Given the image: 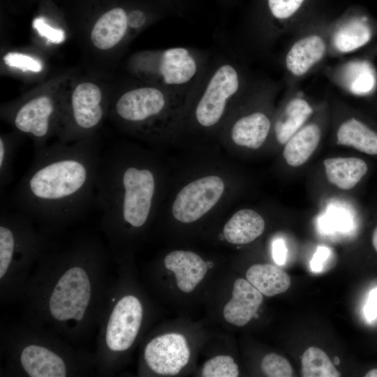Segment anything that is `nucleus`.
<instances>
[{
    "label": "nucleus",
    "mask_w": 377,
    "mask_h": 377,
    "mask_svg": "<svg viewBox=\"0 0 377 377\" xmlns=\"http://www.w3.org/2000/svg\"><path fill=\"white\" fill-rule=\"evenodd\" d=\"M107 245L91 235L50 244L20 300L22 321L82 347L98 330L113 283Z\"/></svg>",
    "instance_id": "nucleus-1"
},
{
    "label": "nucleus",
    "mask_w": 377,
    "mask_h": 377,
    "mask_svg": "<svg viewBox=\"0 0 377 377\" xmlns=\"http://www.w3.org/2000/svg\"><path fill=\"white\" fill-rule=\"evenodd\" d=\"M97 136L57 141L35 151L33 161L11 195L13 209L30 217L47 237L64 232L96 202L101 154Z\"/></svg>",
    "instance_id": "nucleus-2"
},
{
    "label": "nucleus",
    "mask_w": 377,
    "mask_h": 377,
    "mask_svg": "<svg viewBox=\"0 0 377 377\" xmlns=\"http://www.w3.org/2000/svg\"><path fill=\"white\" fill-rule=\"evenodd\" d=\"M121 148L101 152L95 181L101 230L115 263L127 251L128 232L144 228L152 210L156 177L145 165L128 161Z\"/></svg>",
    "instance_id": "nucleus-3"
},
{
    "label": "nucleus",
    "mask_w": 377,
    "mask_h": 377,
    "mask_svg": "<svg viewBox=\"0 0 377 377\" xmlns=\"http://www.w3.org/2000/svg\"><path fill=\"white\" fill-rule=\"evenodd\" d=\"M3 376L81 377L96 374L95 353L76 346L52 330L24 321L1 325Z\"/></svg>",
    "instance_id": "nucleus-4"
},
{
    "label": "nucleus",
    "mask_w": 377,
    "mask_h": 377,
    "mask_svg": "<svg viewBox=\"0 0 377 377\" xmlns=\"http://www.w3.org/2000/svg\"><path fill=\"white\" fill-rule=\"evenodd\" d=\"M120 269L113 282L98 327L96 371L99 376L114 375L124 355L137 341L143 326L145 306L138 295L127 288Z\"/></svg>",
    "instance_id": "nucleus-5"
},
{
    "label": "nucleus",
    "mask_w": 377,
    "mask_h": 377,
    "mask_svg": "<svg viewBox=\"0 0 377 377\" xmlns=\"http://www.w3.org/2000/svg\"><path fill=\"white\" fill-rule=\"evenodd\" d=\"M52 239L45 236L33 220L13 209L0 216V300L20 302L27 283Z\"/></svg>",
    "instance_id": "nucleus-6"
},
{
    "label": "nucleus",
    "mask_w": 377,
    "mask_h": 377,
    "mask_svg": "<svg viewBox=\"0 0 377 377\" xmlns=\"http://www.w3.org/2000/svg\"><path fill=\"white\" fill-rule=\"evenodd\" d=\"M129 66L142 82L179 93L194 92L209 68L203 54L184 47L137 53Z\"/></svg>",
    "instance_id": "nucleus-7"
},
{
    "label": "nucleus",
    "mask_w": 377,
    "mask_h": 377,
    "mask_svg": "<svg viewBox=\"0 0 377 377\" xmlns=\"http://www.w3.org/2000/svg\"><path fill=\"white\" fill-rule=\"evenodd\" d=\"M66 86L43 88L4 105L1 117L14 131L29 137L35 151L46 146L53 136L59 135L64 112Z\"/></svg>",
    "instance_id": "nucleus-8"
},
{
    "label": "nucleus",
    "mask_w": 377,
    "mask_h": 377,
    "mask_svg": "<svg viewBox=\"0 0 377 377\" xmlns=\"http://www.w3.org/2000/svg\"><path fill=\"white\" fill-rule=\"evenodd\" d=\"M111 96L98 82L80 80L68 88L58 140L70 143L96 136L109 115Z\"/></svg>",
    "instance_id": "nucleus-9"
},
{
    "label": "nucleus",
    "mask_w": 377,
    "mask_h": 377,
    "mask_svg": "<svg viewBox=\"0 0 377 377\" xmlns=\"http://www.w3.org/2000/svg\"><path fill=\"white\" fill-rule=\"evenodd\" d=\"M244 88V75L236 64L225 61L209 66L196 91L194 117L197 123L204 128L216 126L223 117L229 103Z\"/></svg>",
    "instance_id": "nucleus-10"
},
{
    "label": "nucleus",
    "mask_w": 377,
    "mask_h": 377,
    "mask_svg": "<svg viewBox=\"0 0 377 377\" xmlns=\"http://www.w3.org/2000/svg\"><path fill=\"white\" fill-rule=\"evenodd\" d=\"M196 90L191 93L175 92L143 82L112 98L108 116L126 128L149 131L155 120L167 111L170 100L192 94Z\"/></svg>",
    "instance_id": "nucleus-11"
},
{
    "label": "nucleus",
    "mask_w": 377,
    "mask_h": 377,
    "mask_svg": "<svg viewBox=\"0 0 377 377\" xmlns=\"http://www.w3.org/2000/svg\"><path fill=\"white\" fill-rule=\"evenodd\" d=\"M225 188L223 179L209 175L197 179L183 187L172 204L173 216L188 223L208 212L219 200Z\"/></svg>",
    "instance_id": "nucleus-12"
},
{
    "label": "nucleus",
    "mask_w": 377,
    "mask_h": 377,
    "mask_svg": "<svg viewBox=\"0 0 377 377\" xmlns=\"http://www.w3.org/2000/svg\"><path fill=\"white\" fill-rule=\"evenodd\" d=\"M190 350L185 337L177 333L158 335L147 341L142 353L143 363L154 374H177L188 362Z\"/></svg>",
    "instance_id": "nucleus-13"
},
{
    "label": "nucleus",
    "mask_w": 377,
    "mask_h": 377,
    "mask_svg": "<svg viewBox=\"0 0 377 377\" xmlns=\"http://www.w3.org/2000/svg\"><path fill=\"white\" fill-rule=\"evenodd\" d=\"M328 52L329 35L323 31L306 34L293 42L287 50L285 69L293 79H300L321 63Z\"/></svg>",
    "instance_id": "nucleus-14"
},
{
    "label": "nucleus",
    "mask_w": 377,
    "mask_h": 377,
    "mask_svg": "<svg viewBox=\"0 0 377 377\" xmlns=\"http://www.w3.org/2000/svg\"><path fill=\"white\" fill-rule=\"evenodd\" d=\"M128 10L115 7L102 14L89 31L90 45L98 52H109L119 47L128 36L135 34L129 18Z\"/></svg>",
    "instance_id": "nucleus-15"
},
{
    "label": "nucleus",
    "mask_w": 377,
    "mask_h": 377,
    "mask_svg": "<svg viewBox=\"0 0 377 377\" xmlns=\"http://www.w3.org/2000/svg\"><path fill=\"white\" fill-rule=\"evenodd\" d=\"M377 30L365 17H354L337 25L329 36V51L348 54L367 46Z\"/></svg>",
    "instance_id": "nucleus-16"
},
{
    "label": "nucleus",
    "mask_w": 377,
    "mask_h": 377,
    "mask_svg": "<svg viewBox=\"0 0 377 377\" xmlns=\"http://www.w3.org/2000/svg\"><path fill=\"white\" fill-rule=\"evenodd\" d=\"M263 294L248 280L239 278L233 284L232 298L223 309L225 320L235 326L246 325L256 313Z\"/></svg>",
    "instance_id": "nucleus-17"
},
{
    "label": "nucleus",
    "mask_w": 377,
    "mask_h": 377,
    "mask_svg": "<svg viewBox=\"0 0 377 377\" xmlns=\"http://www.w3.org/2000/svg\"><path fill=\"white\" fill-rule=\"evenodd\" d=\"M334 82L355 95H367L377 86V74L368 59H354L331 70Z\"/></svg>",
    "instance_id": "nucleus-18"
},
{
    "label": "nucleus",
    "mask_w": 377,
    "mask_h": 377,
    "mask_svg": "<svg viewBox=\"0 0 377 377\" xmlns=\"http://www.w3.org/2000/svg\"><path fill=\"white\" fill-rule=\"evenodd\" d=\"M165 267L174 273L177 286L184 293L192 292L204 279L207 265L198 254L188 251H174L164 258Z\"/></svg>",
    "instance_id": "nucleus-19"
},
{
    "label": "nucleus",
    "mask_w": 377,
    "mask_h": 377,
    "mask_svg": "<svg viewBox=\"0 0 377 377\" xmlns=\"http://www.w3.org/2000/svg\"><path fill=\"white\" fill-rule=\"evenodd\" d=\"M272 127L269 116L256 110L239 116L232 124L230 137L238 146L256 149L266 141Z\"/></svg>",
    "instance_id": "nucleus-20"
},
{
    "label": "nucleus",
    "mask_w": 377,
    "mask_h": 377,
    "mask_svg": "<svg viewBox=\"0 0 377 377\" xmlns=\"http://www.w3.org/2000/svg\"><path fill=\"white\" fill-rule=\"evenodd\" d=\"M313 114V107L301 94L288 98L273 126L276 141L285 145L309 121Z\"/></svg>",
    "instance_id": "nucleus-21"
},
{
    "label": "nucleus",
    "mask_w": 377,
    "mask_h": 377,
    "mask_svg": "<svg viewBox=\"0 0 377 377\" xmlns=\"http://www.w3.org/2000/svg\"><path fill=\"white\" fill-rule=\"evenodd\" d=\"M336 139L337 145L353 147L368 155H377V130L356 116L340 123Z\"/></svg>",
    "instance_id": "nucleus-22"
},
{
    "label": "nucleus",
    "mask_w": 377,
    "mask_h": 377,
    "mask_svg": "<svg viewBox=\"0 0 377 377\" xmlns=\"http://www.w3.org/2000/svg\"><path fill=\"white\" fill-rule=\"evenodd\" d=\"M327 181L337 188L348 191L355 187L368 172V165L358 157H333L323 161Z\"/></svg>",
    "instance_id": "nucleus-23"
},
{
    "label": "nucleus",
    "mask_w": 377,
    "mask_h": 377,
    "mask_svg": "<svg viewBox=\"0 0 377 377\" xmlns=\"http://www.w3.org/2000/svg\"><path fill=\"white\" fill-rule=\"evenodd\" d=\"M322 137V128L316 121L308 122L284 145L283 156L291 167L306 163L317 149Z\"/></svg>",
    "instance_id": "nucleus-24"
},
{
    "label": "nucleus",
    "mask_w": 377,
    "mask_h": 377,
    "mask_svg": "<svg viewBox=\"0 0 377 377\" xmlns=\"http://www.w3.org/2000/svg\"><path fill=\"white\" fill-rule=\"evenodd\" d=\"M265 228V220L258 212L243 209L236 212L228 220L223 232L229 243L246 244L260 237Z\"/></svg>",
    "instance_id": "nucleus-25"
},
{
    "label": "nucleus",
    "mask_w": 377,
    "mask_h": 377,
    "mask_svg": "<svg viewBox=\"0 0 377 377\" xmlns=\"http://www.w3.org/2000/svg\"><path fill=\"white\" fill-rule=\"evenodd\" d=\"M246 279L263 295L272 297L286 292L290 286L288 274L271 264H255L246 273Z\"/></svg>",
    "instance_id": "nucleus-26"
},
{
    "label": "nucleus",
    "mask_w": 377,
    "mask_h": 377,
    "mask_svg": "<svg viewBox=\"0 0 377 377\" xmlns=\"http://www.w3.org/2000/svg\"><path fill=\"white\" fill-rule=\"evenodd\" d=\"M301 374L303 377H339L337 370L327 354L320 348L311 346L303 353Z\"/></svg>",
    "instance_id": "nucleus-27"
},
{
    "label": "nucleus",
    "mask_w": 377,
    "mask_h": 377,
    "mask_svg": "<svg viewBox=\"0 0 377 377\" xmlns=\"http://www.w3.org/2000/svg\"><path fill=\"white\" fill-rule=\"evenodd\" d=\"M16 131L1 133L0 135V186L3 189L10 182L13 177L14 158L24 138Z\"/></svg>",
    "instance_id": "nucleus-28"
},
{
    "label": "nucleus",
    "mask_w": 377,
    "mask_h": 377,
    "mask_svg": "<svg viewBox=\"0 0 377 377\" xmlns=\"http://www.w3.org/2000/svg\"><path fill=\"white\" fill-rule=\"evenodd\" d=\"M239 375L237 364L230 355H217L208 360L203 364L201 376L204 377H237Z\"/></svg>",
    "instance_id": "nucleus-29"
},
{
    "label": "nucleus",
    "mask_w": 377,
    "mask_h": 377,
    "mask_svg": "<svg viewBox=\"0 0 377 377\" xmlns=\"http://www.w3.org/2000/svg\"><path fill=\"white\" fill-rule=\"evenodd\" d=\"M260 367L263 373L269 377H290L293 373L287 359L272 353L263 358Z\"/></svg>",
    "instance_id": "nucleus-30"
},
{
    "label": "nucleus",
    "mask_w": 377,
    "mask_h": 377,
    "mask_svg": "<svg viewBox=\"0 0 377 377\" xmlns=\"http://www.w3.org/2000/svg\"><path fill=\"white\" fill-rule=\"evenodd\" d=\"M304 0H267V7L272 17L283 21L292 17Z\"/></svg>",
    "instance_id": "nucleus-31"
},
{
    "label": "nucleus",
    "mask_w": 377,
    "mask_h": 377,
    "mask_svg": "<svg viewBox=\"0 0 377 377\" xmlns=\"http://www.w3.org/2000/svg\"><path fill=\"white\" fill-rule=\"evenodd\" d=\"M330 256V249L325 246H319L314 253L310 262L311 269L315 273L320 272L324 266L325 262Z\"/></svg>",
    "instance_id": "nucleus-32"
},
{
    "label": "nucleus",
    "mask_w": 377,
    "mask_h": 377,
    "mask_svg": "<svg viewBox=\"0 0 377 377\" xmlns=\"http://www.w3.org/2000/svg\"><path fill=\"white\" fill-rule=\"evenodd\" d=\"M287 249L283 240L276 239L272 243V257L277 265H282L286 259Z\"/></svg>",
    "instance_id": "nucleus-33"
},
{
    "label": "nucleus",
    "mask_w": 377,
    "mask_h": 377,
    "mask_svg": "<svg viewBox=\"0 0 377 377\" xmlns=\"http://www.w3.org/2000/svg\"><path fill=\"white\" fill-rule=\"evenodd\" d=\"M364 313L368 320H372L377 316V288L372 290L369 294Z\"/></svg>",
    "instance_id": "nucleus-34"
},
{
    "label": "nucleus",
    "mask_w": 377,
    "mask_h": 377,
    "mask_svg": "<svg viewBox=\"0 0 377 377\" xmlns=\"http://www.w3.org/2000/svg\"><path fill=\"white\" fill-rule=\"evenodd\" d=\"M371 244L375 251L377 253V226L372 232Z\"/></svg>",
    "instance_id": "nucleus-35"
},
{
    "label": "nucleus",
    "mask_w": 377,
    "mask_h": 377,
    "mask_svg": "<svg viewBox=\"0 0 377 377\" xmlns=\"http://www.w3.org/2000/svg\"><path fill=\"white\" fill-rule=\"evenodd\" d=\"M368 53L371 57H377V43L370 47Z\"/></svg>",
    "instance_id": "nucleus-36"
},
{
    "label": "nucleus",
    "mask_w": 377,
    "mask_h": 377,
    "mask_svg": "<svg viewBox=\"0 0 377 377\" xmlns=\"http://www.w3.org/2000/svg\"><path fill=\"white\" fill-rule=\"evenodd\" d=\"M365 377H377V369H372L366 373Z\"/></svg>",
    "instance_id": "nucleus-37"
},
{
    "label": "nucleus",
    "mask_w": 377,
    "mask_h": 377,
    "mask_svg": "<svg viewBox=\"0 0 377 377\" xmlns=\"http://www.w3.org/2000/svg\"><path fill=\"white\" fill-rule=\"evenodd\" d=\"M339 362H340V360H339V359L338 358V357H334V363H335L336 364H339Z\"/></svg>",
    "instance_id": "nucleus-38"
},
{
    "label": "nucleus",
    "mask_w": 377,
    "mask_h": 377,
    "mask_svg": "<svg viewBox=\"0 0 377 377\" xmlns=\"http://www.w3.org/2000/svg\"><path fill=\"white\" fill-rule=\"evenodd\" d=\"M220 1L223 2V3H228V1L229 0H219Z\"/></svg>",
    "instance_id": "nucleus-39"
}]
</instances>
